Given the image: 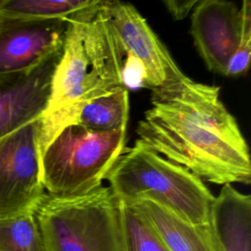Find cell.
<instances>
[{"mask_svg":"<svg viewBox=\"0 0 251 251\" xmlns=\"http://www.w3.org/2000/svg\"><path fill=\"white\" fill-rule=\"evenodd\" d=\"M61 55L62 47L27 71L0 75V138L41 118Z\"/></svg>","mask_w":251,"mask_h":251,"instance_id":"ba28073f","label":"cell"},{"mask_svg":"<svg viewBox=\"0 0 251 251\" xmlns=\"http://www.w3.org/2000/svg\"><path fill=\"white\" fill-rule=\"evenodd\" d=\"M0 251H43L34 212L0 219Z\"/></svg>","mask_w":251,"mask_h":251,"instance_id":"9a60e30c","label":"cell"},{"mask_svg":"<svg viewBox=\"0 0 251 251\" xmlns=\"http://www.w3.org/2000/svg\"><path fill=\"white\" fill-rule=\"evenodd\" d=\"M151 91V107L136 128L142 145L202 181L250 184L248 145L219 86L185 75Z\"/></svg>","mask_w":251,"mask_h":251,"instance_id":"6da1fadb","label":"cell"},{"mask_svg":"<svg viewBox=\"0 0 251 251\" xmlns=\"http://www.w3.org/2000/svg\"><path fill=\"white\" fill-rule=\"evenodd\" d=\"M242 12L234 2L198 1L191 15L190 34L209 71L225 75L240 41Z\"/></svg>","mask_w":251,"mask_h":251,"instance_id":"9c48e42d","label":"cell"},{"mask_svg":"<svg viewBox=\"0 0 251 251\" xmlns=\"http://www.w3.org/2000/svg\"><path fill=\"white\" fill-rule=\"evenodd\" d=\"M96 2L97 0H0V19L66 20Z\"/></svg>","mask_w":251,"mask_h":251,"instance_id":"5bb4252c","label":"cell"},{"mask_svg":"<svg viewBox=\"0 0 251 251\" xmlns=\"http://www.w3.org/2000/svg\"><path fill=\"white\" fill-rule=\"evenodd\" d=\"M105 179L118 200H151L193 226L208 225L214 200L204 182L138 140L118 158Z\"/></svg>","mask_w":251,"mask_h":251,"instance_id":"3957f363","label":"cell"},{"mask_svg":"<svg viewBox=\"0 0 251 251\" xmlns=\"http://www.w3.org/2000/svg\"><path fill=\"white\" fill-rule=\"evenodd\" d=\"M68 21L0 19V75L27 71L63 45Z\"/></svg>","mask_w":251,"mask_h":251,"instance_id":"30bf717a","label":"cell"},{"mask_svg":"<svg viewBox=\"0 0 251 251\" xmlns=\"http://www.w3.org/2000/svg\"><path fill=\"white\" fill-rule=\"evenodd\" d=\"M128 112V90L120 87L87 102L81 108L74 125L96 131L125 128L127 126Z\"/></svg>","mask_w":251,"mask_h":251,"instance_id":"4fadbf2b","label":"cell"},{"mask_svg":"<svg viewBox=\"0 0 251 251\" xmlns=\"http://www.w3.org/2000/svg\"><path fill=\"white\" fill-rule=\"evenodd\" d=\"M122 81L127 90L145 86L146 73L142 63L130 54H126L122 67Z\"/></svg>","mask_w":251,"mask_h":251,"instance_id":"ac0fdd59","label":"cell"},{"mask_svg":"<svg viewBox=\"0 0 251 251\" xmlns=\"http://www.w3.org/2000/svg\"><path fill=\"white\" fill-rule=\"evenodd\" d=\"M119 205L125 251H168L133 205Z\"/></svg>","mask_w":251,"mask_h":251,"instance_id":"2e32d148","label":"cell"},{"mask_svg":"<svg viewBox=\"0 0 251 251\" xmlns=\"http://www.w3.org/2000/svg\"><path fill=\"white\" fill-rule=\"evenodd\" d=\"M40 119L0 138V219L34 212L46 193L38 149Z\"/></svg>","mask_w":251,"mask_h":251,"instance_id":"8992f818","label":"cell"},{"mask_svg":"<svg viewBox=\"0 0 251 251\" xmlns=\"http://www.w3.org/2000/svg\"><path fill=\"white\" fill-rule=\"evenodd\" d=\"M34 216L43 251H125L119 200L109 186L72 197L46 192Z\"/></svg>","mask_w":251,"mask_h":251,"instance_id":"277c9868","label":"cell"},{"mask_svg":"<svg viewBox=\"0 0 251 251\" xmlns=\"http://www.w3.org/2000/svg\"><path fill=\"white\" fill-rule=\"evenodd\" d=\"M197 0L177 1V0H166L163 2L167 11L171 14L174 20L179 21L186 18L191 10L197 4Z\"/></svg>","mask_w":251,"mask_h":251,"instance_id":"d6986e66","label":"cell"},{"mask_svg":"<svg viewBox=\"0 0 251 251\" xmlns=\"http://www.w3.org/2000/svg\"><path fill=\"white\" fill-rule=\"evenodd\" d=\"M241 12L243 18L242 32L239 44L234 54L230 58L226 67L225 75L229 77H236L244 75L250 63L251 55V3L245 0L241 4Z\"/></svg>","mask_w":251,"mask_h":251,"instance_id":"e0dca14e","label":"cell"},{"mask_svg":"<svg viewBox=\"0 0 251 251\" xmlns=\"http://www.w3.org/2000/svg\"><path fill=\"white\" fill-rule=\"evenodd\" d=\"M216 251H251V197L224 184L212 202L207 225Z\"/></svg>","mask_w":251,"mask_h":251,"instance_id":"8fae6325","label":"cell"},{"mask_svg":"<svg viewBox=\"0 0 251 251\" xmlns=\"http://www.w3.org/2000/svg\"><path fill=\"white\" fill-rule=\"evenodd\" d=\"M126 127L96 131L79 125L63 128L43 152L41 179L48 194L72 197L102 185L125 151Z\"/></svg>","mask_w":251,"mask_h":251,"instance_id":"5b68a950","label":"cell"},{"mask_svg":"<svg viewBox=\"0 0 251 251\" xmlns=\"http://www.w3.org/2000/svg\"><path fill=\"white\" fill-rule=\"evenodd\" d=\"M103 4L125 53L137 58L144 66L146 87L152 90L185 76L134 6L116 0Z\"/></svg>","mask_w":251,"mask_h":251,"instance_id":"52a82bcc","label":"cell"},{"mask_svg":"<svg viewBox=\"0 0 251 251\" xmlns=\"http://www.w3.org/2000/svg\"><path fill=\"white\" fill-rule=\"evenodd\" d=\"M67 21L62 55L53 74L47 107L40 118V158L56 135L75 123L87 102L124 87L122 67L126 53L103 0Z\"/></svg>","mask_w":251,"mask_h":251,"instance_id":"7a4b0ae2","label":"cell"},{"mask_svg":"<svg viewBox=\"0 0 251 251\" xmlns=\"http://www.w3.org/2000/svg\"><path fill=\"white\" fill-rule=\"evenodd\" d=\"M168 251H216L207 225L193 226L151 201L132 203Z\"/></svg>","mask_w":251,"mask_h":251,"instance_id":"7c38bea8","label":"cell"}]
</instances>
